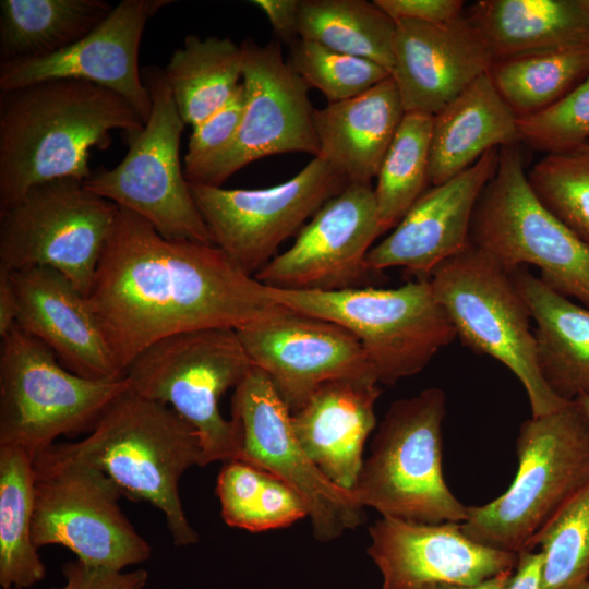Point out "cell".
<instances>
[{
  "label": "cell",
  "mask_w": 589,
  "mask_h": 589,
  "mask_svg": "<svg viewBox=\"0 0 589 589\" xmlns=\"http://www.w3.org/2000/svg\"><path fill=\"white\" fill-rule=\"evenodd\" d=\"M86 298L123 374L166 337L239 329L287 310L218 247L168 240L121 207Z\"/></svg>",
  "instance_id": "cell-1"
},
{
  "label": "cell",
  "mask_w": 589,
  "mask_h": 589,
  "mask_svg": "<svg viewBox=\"0 0 589 589\" xmlns=\"http://www.w3.org/2000/svg\"><path fill=\"white\" fill-rule=\"evenodd\" d=\"M145 122L119 94L82 80H50L0 92V211L32 187L59 178L85 181L93 147Z\"/></svg>",
  "instance_id": "cell-2"
},
{
  "label": "cell",
  "mask_w": 589,
  "mask_h": 589,
  "mask_svg": "<svg viewBox=\"0 0 589 589\" xmlns=\"http://www.w3.org/2000/svg\"><path fill=\"white\" fill-rule=\"evenodd\" d=\"M55 446L103 471L123 496L158 508L176 545L199 541L182 507L179 481L190 467L203 466V450L195 430L169 406L130 389L106 409L88 435Z\"/></svg>",
  "instance_id": "cell-3"
},
{
  "label": "cell",
  "mask_w": 589,
  "mask_h": 589,
  "mask_svg": "<svg viewBox=\"0 0 589 589\" xmlns=\"http://www.w3.org/2000/svg\"><path fill=\"white\" fill-rule=\"evenodd\" d=\"M517 473L508 489L461 522L471 540L527 551L546 522L589 484V419L577 400L526 420L516 440Z\"/></svg>",
  "instance_id": "cell-4"
},
{
  "label": "cell",
  "mask_w": 589,
  "mask_h": 589,
  "mask_svg": "<svg viewBox=\"0 0 589 589\" xmlns=\"http://www.w3.org/2000/svg\"><path fill=\"white\" fill-rule=\"evenodd\" d=\"M267 291L288 310L350 332L365 351L378 383L385 385L418 374L457 337L429 278L396 288L323 291L267 287Z\"/></svg>",
  "instance_id": "cell-5"
},
{
  "label": "cell",
  "mask_w": 589,
  "mask_h": 589,
  "mask_svg": "<svg viewBox=\"0 0 589 589\" xmlns=\"http://www.w3.org/2000/svg\"><path fill=\"white\" fill-rule=\"evenodd\" d=\"M445 416L446 395L438 387L390 405L352 490L363 507L418 524L467 519L468 506L455 497L443 476Z\"/></svg>",
  "instance_id": "cell-6"
},
{
  "label": "cell",
  "mask_w": 589,
  "mask_h": 589,
  "mask_svg": "<svg viewBox=\"0 0 589 589\" xmlns=\"http://www.w3.org/2000/svg\"><path fill=\"white\" fill-rule=\"evenodd\" d=\"M429 280L457 337L516 375L527 393L531 417L551 413L570 401L545 383L529 309L512 272L495 257L471 242L438 265Z\"/></svg>",
  "instance_id": "cell-7"
},
{
  "label": "cell",
  "mask_w": 589,
  "mask_h": 589,
  "mask_svg": "<svg viewBox=\"0 0 589 589\" xmlns=\"http://www.w3.org/2000/svg\"><path fill=\"white\" fill-rule=\"evenodd\" d=\"M253 368L233 328H207L166 337L143 350L124 375L136 395L165 404L197 433L203 466L238 459L240 436L219 399Z\"/></svg>",
  "instance_id": "cell-8"
},
{
  "label": "cell",
  "mask_w": 589,
  "mask_h": 589,
  "mask_svg": "<svg viewBox=\"0 0 589 589\" xmlns=\"http://www.w3.org/2000/svg\"><path fill=\"white\" fill-rule=\"evenodd\" d=\"M127 376L93 380L63 366L50 348L15 325L1 338L0 446L34 460L61 436L91 431L130 390Z\"/></svg>",
  "instance_id": "cell-9"
},
{
  "label": "cell",
  "mask_w": 589,
  "mask_h": 589,
  "mask_svg": "<svg viewBox=\"0 0 589 589\" xmlns=\"http://www.w3.org/2000/svg\"><path fill=\"white\" fill-rule=\"evenodd\" d=\"M470 241L508 271L536 266L548 287L589 309V244L538 199L519 144L500 148L472 216Z\"/></svg>",
  "instance_id": "cell-10"
},
{
  "label": "cell",
  "mask_w": 589,
  "mask_h": 589,
  "mask_svg": "<svg viewBox=\"0 0 589 589\" xmlns=\"http://www.w3.org/2000/svg\"><path fill=\"white\" fill-rule=\"evenodd\" d=\"M32 538L39 549L57 544L85 565L122 572L144 563L152 548L119 506L123 496L103 471L53 445L34 460Z\"/></svg>",
  "instance_id": "cell-11"
},
{
  "label": "cell",
  "mask_w": 589,
  "mask_h": 589,
  "mask_svg": "<svg viewBox=\"0 0 589 589\" xmlns=\"http://www.w3.org/2000/svg\"><path fill=\"white\" fill-rule=\"evenodd\" d=\"M144 81L152 111L130 135L129 151L113 168H99L84 181L95 194L146 220L168 240L213 244L180 163L184 129L164 70L148 67Z\"/></svg>",
  "instance_id": "cell-12"
},
{
  "label": "cell",
  "mask_w": 589,
  "mask_h": 589,
  "mask_svg": "<svg viewBox=\"0 0 589 589\" xmlns=\"http://www.w3.org/2000/svg\"><path fill=\"white\" fill-rule=\"evenodd\" d=\"M118 214L75 178L38 183L0 211V268L49 267L87 297Z\"/></svg>",
  "instance_id": "cell-13"
},
{
  "label": "cell",
  "mask_w": 589,
  "mask_h": 589,
  "mask_svg": "<svg viewBox=\"0 0 589 589\" xmlns=\"http://www.w3.org/2000/svg\"><path fill=\"white\" fill-rule=\"evenodd\" d=\"M189 185L213 244L255 276L348 182L327 161L313 157L296 176L269 188Z\"/></svg>",
  "instance_id": "cell-14"
},
{
  "label": "cell",
  "mask_w": 589,
  "mask_h": 589,
  "mask_svg": "<svg viewBox=\"0 0 589 589\" xmlns=\"http://www.w3.org/2000/svg\"><path fill=\"white\" fill-rule=\"evenodd\" d=\"M231 419L240 436L238 459L273 473L303 500L317 540H335L363 522V506L353 491L332 482L311 460L296 436L289 408L260 369L253 366L235 388Z\"/></svg>",
  "instance_id": "cell-15"
},
{
  "label": "cell",
  "mask_w": 589,
  "mask_h": 589,
  "mask_svg": "<svg viewBox=\"0 0 589 589\" xmlns=\"http://www.w3.org/2000/svg\"><path fill=\"white\" fill-rule=\"evenodd\" d=\"M245 106L232 142L185 177L192 184L221 187L247 165L277 154L318 155L308 85L286 62L278 40L242 44Z\"/></svg>",
  "instance_id": "cell-16"
},
{
  "label": "cell",
  "mask_w": 589,
  "mask_h": 589,
  "mask_svg": "<svg viewBox=\"0 0 589 589\" xmlns=\"http://www.w3.org/2000/svg\"><path fill=\"white\" fill-rule=\"evenodd\" d=\"M236 330L252 365L269 377L291 413L325 383H378L361 344L333 322L287 309Z\"/></svg>",
  "instance_id": "cell-17"
},
{
  "label": "cell",
  "mask_w": 589,
  "mask_h": 589,
  "mask_svg": "<svg viewBox=\"0 0 589 589\" xmlns=\"http://www.w3.org/2000/svg\"><path fill=\"white\" fill-rule=\"evenodd\" d=\"M382 233L373 188L349 183L254 277L267 287L291 290L363 287L372 274L366 255Z\"/></svg>",
  "instance_id": "cell-18"
},
{
  "label": "cell",
  "mask_w": 589,
  "mask_h": 589,
  "mask_svg": "<svg viewBox=\"0 0 589 589\" xmlns=\"http://www.w3.org/2000/svg\"><path fill=\"white\" fill-rule=\"evenodd\" d=\"M169 0H122L91 33L41 58L0 64V92L50 80H82L123 97L144 122L152 98L139 69V50L149 17Z\"/></svg>",
  "instance_id": "cell-19"
},
{
  "label": "cell",
  "mask_w": 589,
  "mask_h": 589,
  "mask_svg": "<svg viewBox=\"0 0 589 589\" xmlns=\"http://www.w3.org/2000/svg\"><path fill=\"white\" fill-rule=\"evenodd\" d=\"M368 553L382 589L474 585L515 569L518 554L467 537L461 522L418 524L382 517L370 527Z\"/></svg>",
  "instance_id": "cell-20"
},
{
  "label": "cell",
  "mask_w": 589,
  "mask_h": 589,
  "mask_svg": "<svg viewBox=\"0 0 589 589\" xmlns=\"http://www.w3.org/2000/svg\"><path fill=\"white\" fill-rule=\"evenodd\" d=\"M500 148L486 152L472 166L449 180L429 188L408 209L394 230L369 251L372 273L402 267L429 278L446 260L470 243L477 203L494 175Z\"/></svg>",
  "instance_id": "cell-21"
},
{
  "label": "cell",
  "mask_w": 589,
  "mask_h": 589,
  "mask_svg": "<svg viewBox=\"0 0 589 589\" xmlns=\"http://www.w3.org/2000/svg\"><path fill=\"white\" fill-rule=\"evenodd\" d=\"M393 77L406 112L436 115L494 59L466 16L445 23L396 22Z\"/></svg>",
  "instance_id": "cell-22"
},
{
  "label": "cell",
  "mask_w": 589,
  "mask_h": 589,
  "mask_svg": "<svg viewBox=\"0 0 589 589\" xmlns=\"http://www.w3.org/2000/svg\"><path fill=\"white\" fill-rule=\"evenodd\" d=\"M17 299L16 325L37 338L69 371L93 380L124 376L116 365L87 298L56 269L11 272Z\"/></svg>",
  "instance_id": "cell-23"
},
{
  "label": "cell",
  "mask_w": 589,
  "mask_h": 589,
  "mask_svg": "<svg viewBox=\"0 0 589 589\" xmlns=\"http://www.w3.org/2000/svg\"><path fill=\"white\" fill-rule=\"evenodd\" d=\"M377 382L337 380L323 384L291 413L301 446L338 486L352 491L363 465L364 444L376 424Z\"/></svg>",
  "instance_id": "cell-24"
},
{
  "label": "cell",
  "mask_w": 589,
  "mask_h": 589,
  "mask_svg": "<svg viewBox=\"0 0 589 589\" xmlns=\"http://www.w3.org/2000/svg\"><path fill=\"white\" fill-rule=\"evenodd\" d=\"M405 113L392 76L358 96L314 109L316 157L348 184H371Z\"/></svg>",
  "instance_id": "cell-25"
},
{
  "label": "cell",
  "mask_w": 589,
  "mask_h": 589,
  "mask_svg": "<svg viewBox=\"0 0 589 589\" xmlns=\"http://www.w3.org/2000/svg\"><path fill=\"white\" fill-rule=\"evenodd\" d=\"M520 142L518 118L497 93L488 71L433 116L430 183L441 184L486 152Z\"/></svg>",
  "instance_id": "cell-26"
},
{
  "label": "cell",
  "mask_w": 589,
  "mask_h": 589,
  "mask_svg": "<svg viewBox=\"0 0 589 589\" xmlns=\"http://www.w3.org/2000/svg\"><path fill=\"white\" fill-rule=\"evenodd\" d=\"M510 272L534 323L545 383L564 400L589 397V309L555 292L522 266Z\"/></svg>",
  "instance_id": "cell-27"
},
{
  "label": "cell",
  "mask_w": 589,
  "mask_h": 589,
  "mask_svg": "<svg viewBox=\"0 0 589 589\" xmlns=\"http://www.w3.org/2000/svg\"><path fill=\"white\" fill-rule=\"evenodd\" d=\"M465 14L494 61L589 43V16L579 0H480Z\"/></svg>",
  "instance_id": "cell-28"
},
{
  "label": "cell",
  "mask_w": 589,
  "mask_h": 589,
  "mask_svg": "<svg viewBox=\"0 0 589 589\" xmlns=\"http://www.w3.org/2000/svg\"><path fill=\"white\" fill-rule=\"evenodd\" d=\"M104 0H1L0 64L59 52L113 10Z\"/></svg>",
  "instance_id": "cell-29"
},
{
  "label": "cell",
  "mask_w": 589,
  "mask_h": 589,
  "mask_svg": "<svg viewBox=\"0 0 589 589\" xmlns=\"http://www.w3.org/2000/svg\"><path fill=\"white\" fill-rule=\"evenodd\" d=\"M242 47L230 38H184L164 74L185 124L197 125L233 96L242 83Z\"/></svg>",
  "instance_id": "cell-30"
},
{
  "label": "cell",
  "mask_w": 589,
  "mask_h": 589,
  "mask_svg": "<svg viewBox=\"0 0 589 589\" xmlns=\"http://www.w3.org/2000/svg\"><path fill=\"white\" fill-rule=\"evenodd\" d=\"M34 459L23 449L0 446V585L25 589L39 582L46 568L32 538Z\"/></svg>",
  "instance_id": "cell-31"
},
{
  "label": "cell",
  "mask_w": 589,
  "mask_h": 589,
  "mask_svg": "<svg viewBox=\"0 0 589 589\" xmlns=\"http://www.w3.org/2000/svg\"><path fill=\"white\" fill-rule=\"evenodd\" d=\"M588 71L589 43H584L498 59L489 74L497 93L520 119L560 101Z\"/></svg>",
  "instance_id": "cell-32"
},
{
  "label": "cell",
  "mask_w": 589,
  "mask_h": 589,
  "mask_svg": "<svg viewBox=\"0 0 589 589\" xmlns=\"http://www.w3.org/2000/svg\"><path fill=\"white\" fill-rule=\"evenodd\" d=\"M396 22L374 1L300 0V39L372 60L389 73Z\"/></svg>",
  "instance_id": "cell-33"
},
{
  "label": "cell",
  "mask_w": 589,
  "mask_h": 589,
  "mask_svg": "<svg viewBox=\"0 0 589 589\" xmlns=\"http://www.w3.org/2000/svg\"><path fill=\"white\" fill-rule=\"evenodd\" d=\"M216 494L225 522L251 532L288 527L308 516L305 503L289 485L240 459L225 461Z\"/></svg>",
  "instance_id": "cell-34"
},
{
  "label": "cell",
  "mask_w": 589,
  "mask_h": 589,
  "mask_svg": "<svg viewBox=\"0 0 589 589\" xmlns=\"http://www.w3.org/2000/svg\"><path fill=\"white\" fill-rule=\"evenodd\" d=\"M433 116L406 112L373 189L383 232L394 228L430 183Z\"/></svg>",
  "instance_id": "cell-35"
},
{
  "label": "cell",
  "mask_w": 589,
  "mask_h": 589,
  "mask_svg": "<svg viewBox=\"0 0 589 589\" xmlns=\"http://www.w3.org/2000/svg\"><path fill=\"white\" fill-rule=\"evenodd\" d=\"M543 554L542 589H585L589 582V484L533 538Z\"/></svg>",
  "instance_id": "cell-36"
},
{
  "label": "cell",
  "mask_w": 589,
  "mask_h": 589,
  "mask_svg": "<svg viewBox=\"0 0 589 589\" xmlns=\"http://www.w3.org/2000/svg\"><path fill=\"white\" fill-rule=\"evenodd\" d=\"M527 178L543 205L589 244V139L546 153Z\"/></svg>",
  "instance_id": "cell-37"
},
{
  "label": "cell",
  "mask_w": 589,
  "mask_h": 589,
  "mask_svg": "<svg viewBox=\"0 0 589 589\" xmlns=\"http://www.w3.org/2000/svg\"><path fill=\"white\" fill-rule=\"evenodd\" d=\"M289 64L309 88L322 92L328 104L358 96L390 76L372 60L300 38L291 45Z\"/></svg>",
  "instance_id": "cell-38"
},
{
  "label": "cell",
  "mask_w": 589,
  "mask_h": 589,
  "mask_svg": "<svg viewBox=\"0 0 589 589\" xmlns=\"http://www.w3.org/2000/svg\"><path fill=\"white\" fill-rule=\"evenodd\" d=\"M521 142L546 153L573 147L589 139V71L553 106L518 119Z\"/></svg>",
  "instance_id": "cell-39"
},
{
  "label": "cell",
  "mask_w": 589,
  "mask_h": 589,
  "mask_svg": "<svg viewBox=\"0 0 589 589\" xmlns=\"http://www.w3.org/2000/svg\"><path fill=\"white\" fill-rule=\"evenodd\" d=\"M245 99V89L241 83L221 108L192 128L184 156V177L204 166L232 142L241 122Z\"/></svg>",
  "instance_id": "cell-40"
},
{
  "label": "cell",
  "mask_w": 589,
  "mask_h": 589,
  "mask_svg": "<svg viewBox=\"0 0 589 589\" xmlns=\"http://www.w3.org/2000/svg\"><path fill=\"white\" fill-rule=\"evenodd\" d=\"M64 584L51 589H143L148 580L145 569L128 573L85 565L79 560L62 567Z\"/></svg>",
  "instance_id": "cell-41"
},
{
  "label": "cell",
  "mask_w": 589,
  "mask_h": 589,
  "mask_svg": "<svg viewBox=\"0 0 589 589\" xmlns=\"http://www.w3.org/2000/svg\"><path fill=\"white\" fill-rule=\"evenodd\" d=\"M393 21L445 23L464 14L461 0H374Z\"/></svg>",
  "instance_id": "cell-42"
},
{
  "label": "cell",
  "mask_w": 589,
  "mask_h": 589,
  "mask_svg": "<svg viewBox=\"0 0 589 589\" xmlns=\"http://www.w3.org/2000/svg\"><path fill=\"white\" fill-rule=\"evenodd\" d=\"M251 3L265 14L279 39L290 46L299 39L300 0H254Z\"/></svg>",
  "instance_id": "cell-43"
},
{
  "label": "cell",
  "mask_w": 589,
  "mask_h": 589,
  "mask_svg": "<svg viewBox=\"0 0 589 589\" xmlns=\"http://www.w3.org/2000/svg\"><path fill=\"white\" fill-rule=\"evenodd\" d=\"M505 589H542L543 554L522 551Z\"/></svg>",
  "instance_id": "cell-44"
},
{
  "label": "cell",
  "mask_w": 589,
  "mask_h": 589,
  "mask_svg": "<svg viewBox=\"0 0 589 589\" xmlns=\"http://www.w3.org/2000/svg\"><path fill=\"white\" fill-rule=\"evenodd\" d=\"M17 299L11 272L0 268V336L16 325Z\"/></svg>",
  "instance_id": "cell-45"
},
{
  "label": "cell",
  "mask_w": 589,
  "mask_h": 589,
  "mask_svg": "<svg viewBox=\"0 0 589 589\" xmlns=\"http://www.w3.org/2000/svg\"><path fill=\"white\" fill-rule=\"evenodd\" d=\"M514 570L505 572L474 585L437 584L424 589H505Z\"/></svg>",
  "instance_id": "cell-46"
},
{
  "label": "cell",
  "mask_w": 589,
  "mask_h": 589,
  "mask_svg": "<svg viewBox=\"0 0 589 589\" xmlns=\"http://www.w3.org/2000/svg\"><path fill=\"white\" fill-rule=\"evenodd\" d=\"M575 400H577L579 402V405L581 406V408L584 409L586 416L589 419V397L581 396V397H578Z\"/></svg>",
  "instance_id": "cell-47"
},
{
  "label": "cell",
  "mask_w": 589,
  "mask_h": 589,
  "mask_svg": "<svg viewBox=\"0 0 589 589\" xmlns=\"http://www.w3.org/2000/svg\"><path fill=\"white\" fill-rule=\"evenodd\" d=\"M579 3L589 16V0H579Z\"/></svg>",
  "instance_id": "cell-48"
},
{
  "label": "cell",
  "mask_w": 589,
  "mask_h": 589,
  "mask_svg": "<svg viewBox=\"0 0 589 589\" xmlns=\"http://www.w3.org/2000/svg\"><path fill=\"white\" fill-rule=\"evenodd\" d=\"M585 589H589V582H588V585L586 586V588H585Z\"/></svg>",
  "instance_id": "cell-49"
}]
</instances>
